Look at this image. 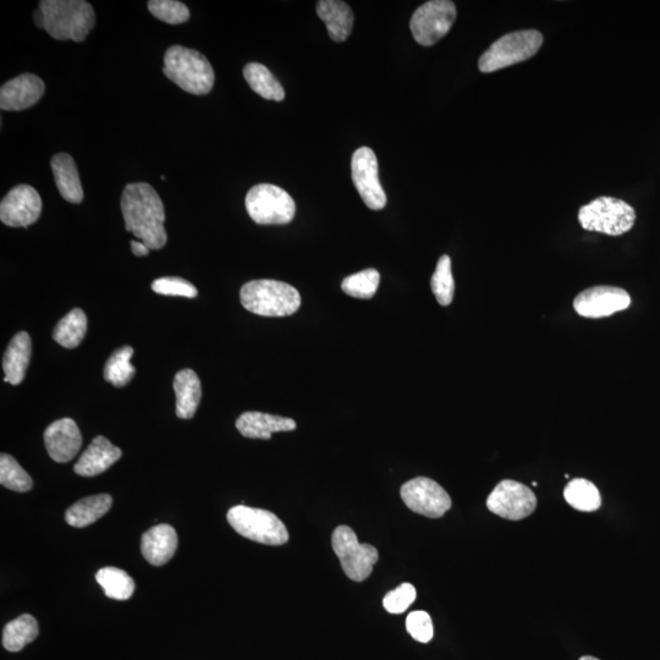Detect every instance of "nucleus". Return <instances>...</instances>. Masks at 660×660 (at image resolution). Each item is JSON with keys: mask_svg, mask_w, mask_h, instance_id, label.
Returning <instances> with one entry per match:
<instances>
[{"mask_svg": "<svg viewBox=\"0 0 660 660\" xmlns=\"http://www.w3.org/2000/svg\"><path fill=\"white\" fill-rule=\"evenodd\" d=\"M120 207L126 231L145 242L150 250H161L167 244L163 202L150 184L126 185Z\"/></svg>", "mask_w": 660, "mask_h": 660, "instance_id": "obj_1", "label": "nucleus"}, {"mask_svg": "<svg viewBox=\"0 0 660 660\" xmlns=\"http://www.w3.org/2000/svg\"><path fill=\"white\" fill-rule=\"evenodd\" d=\"M43 29L58 41L84 42L93 27L96 15L90 3L84 0H43Z\"/></svg>", "mask_w": 660, "mask_h": 660, "instance_id": "obj_2", "label": "nucleus"}, {"mask_svg": "<svg viewBox=\"0 0 660 660\" xmlns=\"http://www.w3.org/2000/svg\"><path fill=\"white\" fill-rule=\"evenodd\" d=\"M240 300L247 311L263 317H288L301 306V295L294 286L271 279L246 283Z\"/></svg>", "mask_w": 660, "mask_h": 660, "instance_id": "obj_3", "label": "nucleus"}, {"mask_svg": "<svg viewBox=\"0 0 660 660\" xmlns=\"http://www.w3.org/2000/svg\"><path fill=\"white\" fill-rule=\"evenodd\" d=\"M163 73L181 90L202 96L212 91L214 70L205 55L195 49L170 47L164 55Z\"/></svg>", "mask_w": 660, "mask_h": 660, "instance_id": "obj_4", "label": "nucleus"}, {"mask_svg": "<svg viewBox=\"0 0 660 660\" xmlns=\"http://www.w3.org/2000/svg\"><path fill=\"white\" fill-rule=\"evenodd\" d=\"M543 44V35L537 30L508 33L495 41L478 60V68L484 74L509 68L525 62L537 54Z\"/></svg>", "mask_w": 660, "mask_h": 660, "instance_id": "obj_5", "label": "nucleus"}, {"mask_svg": "<svg viewBox=\"0 0 660 660\" xmlns=\"http://www.w3.org/2000/svg\"><path fill=\"white\" fill-rule=\"evenodd\" d=\"M227 519L240 536L253 542L283 546L290 538L284 522L268 510L236 505L228 511Z\"/></svg>", "mask_w": 660, "mask_h": 660, "instance_id": "obj_6", "label": "nucleus"}, {"mask_svg": "<svg viewBox=\"0 0 660 660\" xmlns=\"http://www.w3.org/2000/svg\"><path fill=\"white\" fill-rule=\"evenodd\" d=\"M579 222L588 231L620 236L634 227L636 212L629 203L614 197H599L580 208Z\"/></svg>", "mask_w": 660, "mask_h": 660, "instance_id": "obj_7", "label": "nucleus"}, {"mask_svg": "<svg viewBox=\"0 0 660 660\" xmlns=\"http://www.w3.org/2000/svg\"><path fill=\"white\" fill-rule=\"evenodd\" d=\"M247 213L261 225H284L295 217L296 205L288 192L271 184L253 186L246 196Z\"/></svg>", "mask_w": 660, "mask_h": 660, "instance_id": "obj_8", "label": "nucleus"}, {"mask_svg": "<svg viewBox=\"0 0 660 660\" xmlns=\"http://www.w3.org/2000/svg\"><path fill=\"white\" fill-rule=\"evenodd\" d=\"M332 547L340 560L345 575L352 581L362 582L368 579L372 574L374 564L379 560L376 547L360 543L355 531L349 526L335 528Z\"/></svg>", "mask_w": 660, "mask_h": 660, "instance_id": "obj_9", "label": "nucleus"}, {"mask_svg": "<svg viewBox=\"0 0 660 660\" xmlns=\"http://www.w3.org/2000/svg\"><path fill=\"white\" fill-rule=\"evenodd\" d=\"M455 4L450 0H432L418 8L410 21L415 41L431 47L447 35L456 20Z\"/></svg>", "mask_w": 660, "mask_h": 660, "instance_id": "obj_10", "label": "nucleus"}, {"mask_svg": "<svg viewBox=\"0 0 660 660\" xmlns=\"http://www.w3.org/2000/svg\"><path fill=\"white\" fill-rule=\"evenodd\" d=\"M487 508L505 520L519 521L535 513L537 497L530 487L513 480H504L488 495Z\"/></svg>", "mask_w": 660, "mask_h": 660, "instance_id": "obj_11", "label": "nucleus"}, {"mask_svg": "<svg viewBox=\"0 0 660 660\" xmlns=\"http://www.w3.org/2000/svg\"><path fill=\"white\" fill-rule=\"evenodd\" d=\"M400 495L407 508L429 519H439L451 508L450 495L431 478L416 477L406 482Z\"/></svg>", "mask_w": 660, "mask_h": 660, "instance_id": "obj_12", "label": "nucleus"}, {"mask_svg": "<svg viewBox=\"0 0 660 660\" xmlns=\"http://www.w3.org/2000/svg\"><path fill=\"white\" fill-rule=\"evenodd\" d=\"M351 176L354 185L372 211H381L387 205V195L379 181L376 154L368 147H361L351 159Z\"/></svg>", "mask_w": 660, "mask_h": 660, "instance_id": "obj_13", "label": "nucleus"}, {"mask_svg": "<svg viewBox=\"0 0 660 660\" xmlns=\"http://www.w3.org/2000/svg\"><path fill=\"white\" fill-rule=\"evenodd\" d=\"M42 213V200L30 185L14 187L0 203V220L11 228H27L35 224Z\"/></svg>", "mask_w": 660, "mask_h": 660, "instance_id": "obj_14", "label": "nucleus"}, {"mask_svg": "<svg viewBox=\"0 0 660 660\" xmlns=\"http://www.w3.org/2000/svg\"><path fill=\"white\" fill-rule=\"evenodd\" d=\"M631 304L627 291L615 286H594L583 290L574 300V308L580 316L603 318L624 311Z\"/></svg>", "mask_w": 660, "mask_h": 660, "instance_id": "obj_15", "label": "nucleus"}, {"mask_svg": "<svg viewBox=\"0 0 660 660\" xmlns=\"http://www.w3.org/2000/svg\"><path fill=\"white\" fill-rule=\"evenodd\" d=\"M43 81L32 74H22L5 82L0 88V108L5 112H20L35 106L44 95Z\"/></svg>", "mask_w": 660, "mask_h": 660, "instance_id": "obj_16", "label": "nucleus"}, {"mask_svg": "<svg viewBox=\"0 0 660 660\" xmlns=\"http://www.w3.org/2000/svg\"><path fill=\"white\" fill-rule=\"evenodd\" d=\"M44 444L52 460L60 464L69 462L82 447L80 429L71 418H62L53 422L44 431Z\"/></svg>", "mask_w": 660, "mask_h": 660, "instance_id": "obj_17", "label": "nucleus"}, {"mask_svg": "<svg viewBox=\"0 0 660 660\" xmlns=\"http://www.w3.org/2000/svg\"><path fill=\"white\" fill-rule=\"evenodd\" d=\"M121 456L123 451L110 443L106 437L98 436L92 440L85 453L76 462L74 471L76 475L82 477H95L107 471Z\"/></svg>", "mask_w": 660, "mask_h": 660, "instance_id": "obj_18", "label": "nucleus"}, {"mask_svg": "<svg viewBox=\"0 0 660 660\" xmlns=\"http://www.w3.org/2000/svg\"><path fill=\"white\" fill-rule=\"evenodd\" d=\"M176 549H178V533L170 525L153 526L142 535V555L153 566L167 564L174 557Z\"/></svg>", "mask_w": 660, "mask_h": 660, "instance_id": "obj_19", "label": "nucleus"}, {"mask_svg": "<svg viewBox=\"0 0 660 660\" xmlns=\"http://www.w3.org/2000/svg\"><path fill=\"white\" fill-rule=\"evenodd\" d=\"M297 425L293 418L249 411L236 420V428L242 436L250 439H271L273 433L295 431Z\"/></svg>", "mask_w": 660, "mask_h": 660, "instance_id": "obj_20", "label": "nucleus"}, {"mask_svg": "<svg viewBox=\"0 0 660 660\" xmlns=\"http://www.w3.org/2000/svg\"><path fill=\"white\" fill-rule=\"evenodd\" d=\"M317 14L326 24L333 41L348 40L354 26V13L348 4L341 0H321L317 3Z\"/></svg>", "mask_w": 660, "mask_h": 660, "instance_id": "obj_21", "label": "nucleus"}, {"mask_svg": "<svg viewBox=\"0 0 660 660\" xmlns=\"http://www.w3.org/2000/svg\"><path fill=\"white\" fill-rule=\"evenodd\" d=\"M31 352V338L26 332H20L11 339L3 357L5 382L11 385H19L24 381L31 359Z\"/></svg>", "mask_w": 660, "mask_h": 660, "instance_id": "obj_22", "label": "nucleus"}, {"mask_svg": "<svg viewBox=\"0 0 660 660\" xmlns=\"http://www.w3.org/2000/svg\"><path fill=\"white\" fill-rule=\"evenodd\" d=\"M51 165L55 185L64 200L70 203L84 201V189H82L79 170H77L73 157L66 153L55 154Z\"/></svg>", "mask_w": 660, "mask_h": 660, "instance_id": "obj_23", "label": "nucleus"}, {"mask_svg": "<svg viewBox=\"0 0 660 660\" xmlns=\"http://www.w3.org/2000/svg\"><path fill=\"white\" fill-rule=\"evenodd\" d=\"M174 392L176 396V416L183 418V420H190L195 416L202 398L201 382L196 372L186 368V370L176 373Z\"/></svg>", "mask_w": 660, "mask_h": 660, "instance_id": "obj_24", "label": "nucleus"}, {"mask_svg": "<svg viewBox=\"0 0 660 660\" xmlns=\"http://www.w3.org/2000/svg\"><path fill=\"white\" fill-rule=\"evenodd\" d=\"M112 505V495H90V497L79 500L66 510V524L76 528H84L95 524L96 521L108 513Z\"/></svg>", "mask_w": 660, "mask_h": 660, "instance_id": "obj_25", "label": "nucleus"}, {"mask_svg": "<svg viewBox=\"0 0 660 660\" xmlns=\"http://www.w3.org/2000/svg\"><path fill=\"white\" fill-rule=\"evenodd\" d=\"M244 77L252 90L264 99L282 102L285 98L283 86L266 66L258 63L247 64L244 68Z\"/></svg>", "mask_w": 660, "mask_h": 660, "instance_id": "obj_26", "label": "nucleus"}, {"mask_svg": "<svg viewBox=\"0 0 660 660\" xmlns=\"http://www.w3.org/2000/svg\"><path fill=\"white\" fill-rule=\"evenodd\" d=\"M38 623L30 614H22L18 619L10 621L3 630V646L9 652H20L22 648L35 641Z\"/></svg>", "mask_w": 660, "mask_h": 660, "instance_id": "obj_27", "label": "nucleus"}, {"mask_svg": "<svg viewBox=\"0 0 660 660\" xmlns=\"http://www.w3.org/2000/svg\"><path fill=\"white\" fill-rule=\"evenodd\" d=\"M87 332V317L80 308H74L60 319L55 326L53 338L65 349H75L84 340Z\"/></svg>", "mask_w": 660, "mask_h": 660, "instance_id": "obj_28", "label": "nucleus"}, {"mask_svg": "<svg viewBox=\"0 0 660 660\" xmlns=\"http://www.w3.org/2000/svg\"><path fill=\"white\" fill-rule=\"evenodd\" d=\"M564 497L572 508L583 511V513H592L602 505L601 493L594 483L586 478H575L570 481L565 487Z\"/></svg>", "mask_w": 660, "mask_h": 660, "instance_id": "obj_29", "label": "nucleus"}, {"mask_svg": "<svg viewBox=\"0 0 660 660\" xmlns=\"http://www.w3.org/2000/svg\"><path fill=\"white\" fill-rule=\"evenodd\" d=\"M96 581L106 592L108 598L117 599V601L130 599L135 592V582L128 572L113 568V566L99 570L96 574Z\"/></svg>", "mask_w": 660, "mask_h": 660, "instance_id": "obj_30", "label": "nucleus"}, {"mask_svg": "<svg viewBox=\"0 0 660 660\" xmlns=\"http://www.w3.org/2000/svg\"><path fill=\"white\" fill-rule=\"evenodd\" d=\"M132 356L134 349L131 346H123L113 352L104 366V379L117 388L128 385L135 374V367L131 363Z\"/></svg>", "mask_w": 660, "mask_h": 660, "instance_id": "obj_31", "label": "nucleus"}, {"mask_svg": "<svg viewBox=\"0 0 660 660\" xmlns=\"http://www.w3.org/2000/svg\"><path fill=\"white\" fill-rule=\"evenodd\" d=\"M379 283H381V274L376 269L370 268L345 278L341 283V290L355 299L370 300L376 295Z\"/></svg>", "mask_w": 660, "mask_h": 660, "instance_id": "obj_32", "label": "nucleus"}, {"mask_svg": "<svg viewBox=\"0 0 660 660\" xmlns=\"http://www.w3.org/2000/svg\"><path fill=\"white\" fill-rule=\"evenodd\" d=\"M0 483L10 491L25 493L32 489L33 482L29 473L20 466L13 456H0Z\"/></svg>", "mask_w": 660, "mask_h": 660, "instance_id": "obj_33", "label": "nucleus"}, {"mask_svg": "<svg viewBox=\"0 0 660 660\" xmlns=\"http://www.w3.org/2000/svg\"><path fill=\"white\" fill-rule=\"evenodd\" d=\"M431 288L439 305L449 306L455 294V282L451 272V260L448 255L439 258L436 272L431 279Z\"/></svg>", "mask_w": 660, "mask_h": 660, "instance_id": "obj_34", "label": "nucleus"}, {"mask_svg": "<svg viewBox=\"0 0 660 660\" xmlns=\"http://www.w3.org/2000/svg\"><path fill=\"white\" fill-rule=\"evenodd\" d=\"M148 10L154 18L169 25L184 24L190 19V10L184 3L175 0H151L148 2Z\"/></svg>", "mask_w": 660, "mask_h": 660, "instance_id": "obj_35", "label": "nucleus"}, {"mask_svg": "<svg viewBox=\"0 0 660 660\" xmlns=\"http://www.w3.org/2000/svg\"><path fill=\"white\" fill-rule=\"evenodd\" d=\"M416 597V588L411 583H403L395 590L385 594L383 599L384 609L390 614L404 613L416 601Z\"/></svg>", "mask_w": 660, "mask_h": 660, "instance_id": "obj_36", "label": "nucleus"}, {"mask_svg": "<svg viewBox=\"0 0 660 660\" xmlns=\"http://www.w3.org/2000/svg\"><path fill=\"white\" fill-rule=\"evenodd\" d=\"M154 293L165 296H181L194 299L198 291L195 285L179 277H164L154 280L152 283Z\"/></svg>", "mask_w": 660, "mask_h": 660, "instance_id": "obj_37", "label": "nucleus"}, {"mask_svg": "<svg viewBox=\"0 0 660 660\" xmlns=\"http://www.w3.org/2000/svg\"><path fill=\"white\" fill-rule=\"evenodd\" d=\"M406 630L414 640L428 643L434 634L431 616L422 610L410 613L406 618Z\"/></svg>", "mask_w": 660, "mask_h": 660, "instance_id": "obj_38", "label": "nucleus"}, {"mask_svg": "<svg viewBox=\"0 0 660 660\" xmlns=\"http://www.w3.org/2000/svg\"><path fill=\"white\" fill-rule=\"evenodd\" d=\"M131 250L137 257L147 256L150 253V247H148L145 242L142 241H131Z\"/></svg>", "mask_w": 660, "mask_h": 660, "instance_id": "obj_39", "label": "nucleus"}, {"mask_svg": "<svg viewBox=\"0 0 660 660\" xmlns=\"http://www.w3.org/2000/svg\"><path fill=\"white\" fill-rule=\"evenodd\" d=\"M33 19H35L36 25L38 27H41V29H43V27H44V16H43L42 11H41L40 8H38V10L35 11V14H33Z\"/></svg>", "mask_w": 660, "mask_h": 660, "instance_id": "obj_40", "label": "nucleus"}, {"mask_svg": "<svg viewBox=\"0 0 660 660\" xmlns=\"http://www.w3.org/2000/svg\"><path fill=\"white\" fill-rule=\"evenodd\" d=\"M579 660H599V659L591 657V656H583Z\"/></svg>", "mask_w": 660, "mask_h": 660, "instance_id": "obj_41", "label": "nucleus"}, {"mask_svg": "<svg viewBox=\"0 0 660 660\" xmlns=\"http://www.w3.org/2000/svg\"><path fill=\"white\" fill-rule=\"evenodd\" d=\"M532 486L537 487V486H538V483H537V482H533V483H532Z\"/></svg>", "mask_w": 660, "mask_h": 660, "instance_id": "obj_42", "label": "nucleus"}]
</instances>
